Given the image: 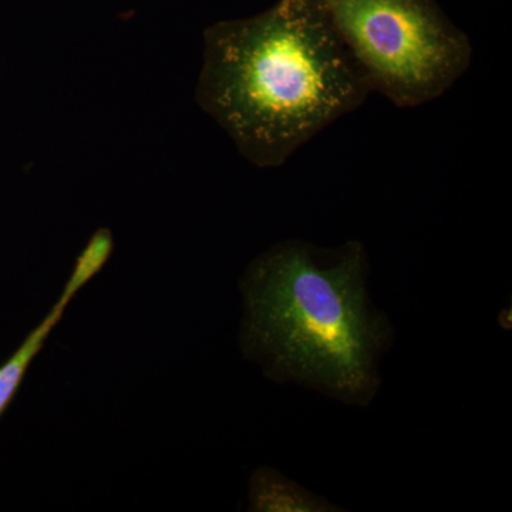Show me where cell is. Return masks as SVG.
Listing matches in <instances>:
<instances>
[{
	"instance_id": "4",
	"label": "cell",
	"mask_w": 512,
	"mask_h": 512,
	"mask_svg": "<svg viewBox=\"0 0 512 512\" xmlns=\"http://www.w3.org/2000/svg\"><path fill=\"white\" fill-rule=\"evenodd\" d=\"M113 247V235H111L110 229L101 228L96 234H93L82 254L77 256L72 274L67 279L55 305L47 312L42 322L29 333L28 338L23 340L18 350L0 366V416L5 413L13 397L18 393L29 366L32 365L33 359L39 355L57 323L62 320L67 306L72 303L74 296L82 291L84 286L89 284L94 276L99 274L103 266L107 264L111 252H113Z\"/></svg>"
},
{
	"instance_id": "1",
	"label": "cell",
	"mask_w": 512,
	"mask_h": 512,
	"mask_svg": "<svg viewBox=\"0 0 512 512\" xmlns=\"http://www.w3.org/2000/svg\"><path fill=\"white\" fill-rule=\"evenodd\" d=\"M204 40L198 104L256 167H281L372 93L316 0H278Z\"/></svg>"
},
{
	"instance_id": "5",
	"label": "cell",
	"mask_w": 512,
	"mask_h": 512,
	"mask_svg": "<svg viewBox=\"0 0 512 512\" xmlns=\"http://www.w3.org/2000/svg\"><path fill=\"white\" fill-rule=\"evenodd\" d=\"M249 511L339 512L345 511L328 498L306 490L272 467H261L249 483Z\"/></svg>"
},
{
	"instance_id": "3",
	"label": "cell",
	"mask_w": 512,
	"mask_h": 512,
	"mask_svg": "<svg viewBox=\"0 0 512 512\" xmlns=\"http://www.w3.org/2000/svg\"><path fill=\"white\" fill-rule=\"evenodd\" d=\"M369 82L397 107L439 99L467 72L473 46L434 0H316Z\"/></svg>"
},
{
	"instance_id": "2",
	"label": "cell",
	"mask_w": 512,
	"mask_h": 512,
	"mask_svg": "<svg viewBox=\"0 0 512 512\" xmlns=\"http://www.w3.org/2000/svg\"><path fill=\"white\" fill-rule=\"evenodd\" d=\"M367 275L359 241L336 248L299 239L274 245L242 276V352L272 382L370 406L394 330L370 299Z\"/></svg>"
}]
</instances>
